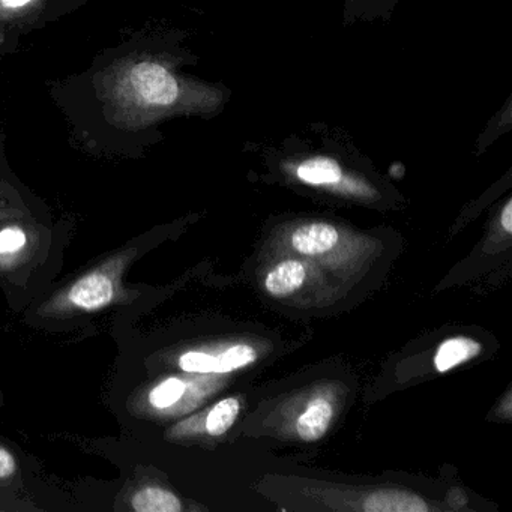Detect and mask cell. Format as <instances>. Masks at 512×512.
<instances>
[{
    "instance_id": "6da1fadb",
    "label": "cell",
    "mask_w": 512,
    "mask_h": 512,
    "mask_svg": "<svg viewBox=\"0 0 512 512\" xmlns=\"http://www.w3.org/2000/svg\"><path fill=\"white\" fill-rule=\"evenodd\" d=\"M131 82L140 100L151 106H172L178 100V82L163 65L140 62L133 68Z\"/></svg>"
},
{
    "instance_id": "7a4b0ae2",
    "label": "cell",
    "mask_w": 512,
    "mask_h": 512,
    "mask_svg": "<svg viewBox=\"0 0 512 512\" xmlns=\"http://www.w3.org/2000/svg\"><path fill=\"white\" fill-rule=\"evenodd\" d=\"M256 350L248 344L230 347L221 355L188 352L179 358V367L187 373H229L256 361Z\"/></svg>"
},
{
    "instance_id": "3957f363",
    "label": "cell",
    "mask_w": 512,
    "mask_h": 512,
    "mask_svg": "<svg viewBox=\"0 0 512 512\" xmlns=\"http://www.w3.org/2000/svg\"><path fill=\"white\" fill-rule=\"evenodd\" d=\"M115 298L112 278L104 272H92L80 278L68 293L71 304L86 311L100 310Z\"/></svg>"
},
{
    "instance_id": "277c9868",
    "label": "cell",
    "mask_w": 512,
    "mask_h": 512,
    "mask_svg": "<svg viewBox=\"0 0 512 512\" xmlns=\"http://www.w3.org/2000/svg\"><path fill=\"white\" fill-rule=\"evenodd\" d=\"M337 229L331 224L313 223L296 229L292 236V245L298 253L305 256H317L328 253L338 244Z\"/></svg>"
},
{
    "instance_id": "5b68a950",
    "label": "cell",
    "mask_w": 512,
    "mask_h": 512,
    "mask_svg": "<svg viewBox=\"0 0 512 512\" xmlns=\"http://www.w3.org/2000/svg\"><path fill=\"white\" fill-rule=\"evenodd\" d=\"M305 277H307V272L301 262L286 260V262L278 263L269 272L265 287L272 296L283 298V296L295 293L304 284Z\"/></svg>"
},
{
    "instance_id": "8992f818",
    "label": "cell",
    "mask_w": 512,
    "mask_h": 512,
    "mask_svg": "<svg viewBox=\"0 0 512 512\" xmlns=\"http://www.w3.org/2000/svg\"><path fill=\"white\" fill-rule=\"evenodd\" d=\"M370 512H425L428 505L415 494L404 491H377L364 502Z\"/></svg>"
},
{
    "instance_id": "52a82bcc",
    "label": "cell",
    "mask_w": 512,
    "mask_h": 512,
    "mask_svg": "<svg viewBox=\"0 0 512 512\" xmlns=\"http://www.w3.org/2000/svg\"><path fill=\"white\" fill-rule=\"evenodd\" d=\"M481 352V344L478 341L466 337L449 338L443 341L437 349L434 365L437 371L445 373L469 359L475 358Z\"/></svg>"
},
{
    "instance_id": "ba28073f",
    "label": "cell",
    "mask_w": 512,
    "mask_h": 512,
    "mask_svg": "<svg viewBox=\"0 0 512 512\" xmlns=\"http://www.w3.org/2000/svg\"><path fill=\"white\" fill-rule=\"evenodd\" d=\"M332 419V407L326 400H316L299 416L296 431L305 442H316L328 431Z\"/></svg>"
},
{
    "instance_id": "9c48e42d",
    "label": "cell",
    "mask_w": 512,
    "mask_h": 512,
    "mask_svg": "<svg viewBox=\"0 0 512 512\" xmlns=\"http://www.w3.org/2000/svg\"><path fill=\"white\" fill-rule=\"evenodd\" d=\"M344 173L337 161L328 157H313L296 167V178L310 185H335Z\"/></svg>"
},
{
    "instance_id": "30bf717a",
    "label": "cell",
    "mask_w": 512,
    "mask_h": 512,
    "mask_svg": "<svg viewBox=\"0 0 512 512\" xmlns=\"http://www.w3.org/2000/svg\"><path fill=\"white\" fill-rule=\"evenodd\" d=\"M133 508L139 512H179L182 511V503L172 491L146 487L134 494Z\"/></svg>"
},
{
    "instance_id": "8fae6325",
    "label": "cell",
    "mask_w": 512,
    "mask_h": 512,
    "mask_svg": "<svg viewBox=\"0 0 512 512\" xmlns=\"http://www.w3.org/2000/svg\"><path fill=\"white\" fill-rule=\"evenodd\" d=\"M239 409H241V404L236 398H226V400L215 404L206 418V431L211 436H223L235 424Z\"/></svg>"
},
{
    "instance_id": "7c38bea8",
    "label": "cell",
    "mask_w": 512,
    "mask_h": 512,
    "mask_svg": "<svg viewBox=\"0 0 512 512\" xmlns=\"http://www.w3.org/2000/svg\"><path fill=\"white\" fill-rule=\"evenodd\" d=\"M187 392V383L178 377H170L158 383L151 392H149V403L154 409L166 410L178 404Z\"/></svg>"
},
{
    "instance_id": "4fadbf2b",
    "label": "cell",
    "mask_w": 512,
    "mask_h": 512,
    "mask_svg": "<svg viewBox=\"0 0 512 512\" xmlns=\"http://www.w3.org/2000/svg\"><path fill=\"white\" fill-rule=\"evenodd\" d=\"M28 244V236L20 227H7L0 230V256L19 253Z\"/></svg>"
},
{
    "instance_id": "5bb4252c",
    "label": "cell",
    "mask_w": 512,
    "mask_h": 512,
    "mask_svg": "<svg viewBox=\"0 0 512 512\" xmlns=\"http://www.w3.org/2000/svg\"><path fill=\"white\" fill-rule=\"evenodd\" d=\"M17 461L11 452L0 446V479L10 478L16 473Z\"/></svg>"
},
{
    "instance_id": "9a60e30c",
    "label": "cell",
    "mask_w": 512,
    "mask_h": 512,
    "mask_svg": "<svg viewBox=\"0 0 512 512\" xmlns=\"http://www.w3.org/2000/svg\"><path fill=\"white\" fill-rule=\"evenodd\" d=\"M503 229L506 233H512V202L509 200L503 208L502 217H500Z\"/></svg>"
},
{
    "instance_id": "2e32d148",
    "label": "cell",
    "mask_w": 512,
    "mask_h": 512,
    "mask_svg": "<svg viewBox=\"0 0 512 512\" xmlns=\"http://www.w3.org/2000/svg\"><path fill=\"white\" fill-rule=\"evenodd\" d=\"M31 0H2V4L7 8H20L28 5Z\"/></svg>"
},
{
    "instance_id": "e0dca14e",
    "label": "cell",
    "mask_w": 512,
    "mask_h": 512,
    "mask_svg": "<svg viewBox=\"0 0 512 512\" xmlns=\"http://www.w3.org/2000/svg\"><path fill=\"white\" fill-rule=\"evenodd\" d=\"M361 2H365V0H349V4L352 5L361 4Z\"/></svg>"
}]
</instances>
